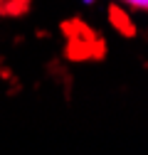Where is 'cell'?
I'll use <instances>...</instances> for the list:
<instances>
[{
	"instance_id": "4",
	"label": "cell",
	"mask_w": 148,
	"mask_h": 155,
	"mask_svg": "<svg viewBox=\"0 0 148 155\" xmlns=\"http://www.w3.org/2000/svg\"><path fill=\"white\" fill-rule=\"evenodd\" d=\"M123 3L136 8V10H148V0H123Z\"/></svg>"
},
{
	"instance_id": "3",
	"label": "cell",
	"mask_w": 148,
	"mask_h": 155,
	"mask_svg": "<svg viewBox=\"0 0 148 155\" xmlns=\"http://www.w3.org/2000/svg\"><path fill=\"white\" fill-rule=\"evenodd\" d=\"M32 0H0V17H22Z\"/></svg>"
},
{
	"instance_id": "1",
	"label": "cell",
	"mask_w": 148,
	"mask_h": 155,
	"mask_svg": "<svg viewBox=\"0 0 148 155\" xmlns=\"http://www.w3.org/2000/svg\"><path fill=\"white\" fill-rule=\"evenodd\" d=\"M62 32L67 37V59L72 62H84V59H104L106 45L101 42V37L86 27L79 20L62 22Z\"/></svg>"
},
{
	"instance_id": "2",
	"label": "cell",
	"mask_w": 148,
	"mask_h": 155,
	"mask_svg": "<svg viewBox=\"0 0 148 155\" xmlns=\"http://www.w3.org/2000/svg\"><path fill=\"white\" fill-rule=\"evenodd\" d=\"M109 22L114 25L123 37H133V35H136V25L131 22V17H128L121 8H116V5L109 8Z\"/></svg>"
}]
</instances>
